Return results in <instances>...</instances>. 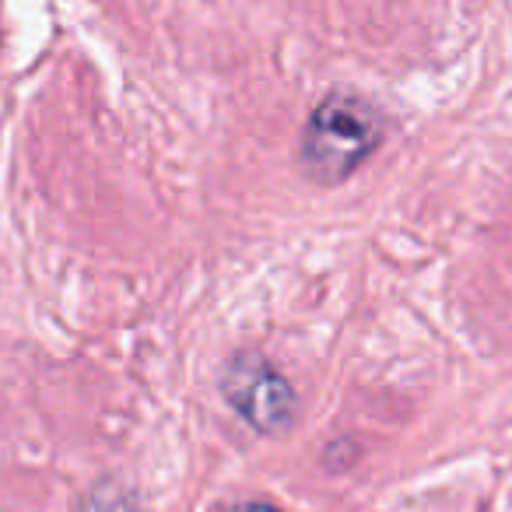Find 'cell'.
Listing matches in <instances>:
<instances>
[{"instance_id":"1","label":"cell","mask_w":512,"mask_h":512,"mask_svg":"<svg viewBox=\"0 0 512 512\" xmlns=\"http://www.w3.org/2000/svg\"><path fill=\"white\" fill-rule=\"evenodd\" d=\"M379 137L383 120L376 109L358 95L334 92L309 113L302 162L320 183H341L379 148Z\"/></svg>"},{"instance_id":"2","label":"cell","mask_w":512,"mask_h":512,"mask_svg":"<svg viewBox=\"0 0 512 512\" xmlns=\"http://www.w3.org/2000/svg\"><path fill=\"white\" fill-rule=\"evenodd\" d=\"M221 393L249 428L264 435L285 432L295 418L292 383L260 355H235L221 376Z\"/></svg>"},{"instance_id":"3","label":"cell","mask_w":512,"mask_h":512,"mask_svg":"<svg viewBox=\"0 0 512 512\" xmlns=\"http://www.w3.org/2000/svg\"><path fill=\"white\" fill-rule=\"evenodd\" d=\"M81 512H141V509H137V498L130 495L123 484L102 481V484H95V488L88 491Z\"/></svg>"},{"instance_id":"4","label":"cell","mask_w":512,"mask_h":512,"mask_svg":"<svg viewBox=\"0 0 512 512\" xmlns=\"http://www.w3.org/2000/svg\"><path fill=\"white\" fill-rule=\"evenodd\" d=\"M228 512H278V509L267 502H242V505H232Z\"/></svg>"}]
</instances>
